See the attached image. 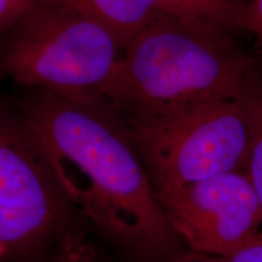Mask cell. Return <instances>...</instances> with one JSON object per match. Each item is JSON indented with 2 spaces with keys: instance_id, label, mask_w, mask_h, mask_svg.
<instances>
[{
  "instance_id": "6da1fadb",
  "label": "cell",
  "mask_w": 262,
  "mask_h": 262,
  "mask_svg": "<svg viewBox=\"0 0 262 262\" xmlns=\"http://www.w3.org/2000/svg\"><path fill=\"white\" fill-rule=\"evenodd\" d=\"M22 113L47 145L75 209L108 243L135 262H173L187 253L125 124L103 98L34 90Z\"/></svg>"
},
{
  "instance_id": "7a4b0ae2",
  "label": "cell",
  "mask_w": 262,
  "mask_h": 262,
  "mask_svg": "<svg viewBox=\"0 0 262 262\" xmlns=\"http://www.w3.org/2000/svg\"><path fill=\"white\" fill-rule=\"evenodd\" d=\"M256 66L219 26L163 12L124 48L102 98L123 120L237 97Z\"/></svg>"
},
{
  "instance_id": "3957f363",
  "label": "cell",
  "mask_w": 262,
  "mask_h": 262,
  "mask_svg": "<svg viewBox=\"0 0 262 262\" xmlns=\"http://www.w3.org/2000/svg\"><path fill=\"white\" fill-rule=\"evenodd\" d=\"M6 34L0 71L66 96L102 98L124 50L107 26L67 0H44Z\"/></svg>"
},
{
  "instance_id": "277c9868",
  "label": "cell",
  "mask_w": 262,
  "mask_h": 262,
  "mask_svg": "<svg viewBox=\"0 0 262 262\" xmlns=\"http://www.w3.org/2000/svg\"><path fill=\"white\" fill-rule=\"evenodd\" d=\"M123 122L156 194L247 165L250 122L243 91L166 116Z\"/></svg>"
},
{
  "instance_id": "5b68a950",
  "label": "cell",
  "mask_w": 262,
  "mask_h": 262,
  "mask_svg": "<svg viewBox=\"0 0 262 262\" xmlns=\"http://www.w3.org/2000/svg\"><path fill=\"white\" fill-rule=\"evenodd\" d=\"M75 206L41 136L0 103V242L5 255L52 253L73 228Z\"/></svg>"
},
{
  "instance_id": "8992f818",
  "label": "cell",
  "mask_w": 262,
  "mask_h": 262,
  "mask_svg": "<svg viewBox=\"0 0 262 262\" xmlns=\"http://www.w3.org/2000/svg\"><path fill=\"white\" fill-rule=\"evenodd\" d=\"M188 251L226 256L262 237V204L245 169L157 193Z\"/></svg>"
},
{
  "instance_id": "52a82bcc",
  "label": "cell",
  "mask_w": 262,
  "mask_h": 262,
  "mask_svg": "<svg viewBox=\"0 0 262 262\" xmlns=\"http://www.w3.org/2000/svg\"><path fill=\"white\" fill-rule=\"evenodd\" d=\"M107 26L123 48L163 12L170 11L164 0H67Z\"/></svg>"
},
{
  "instance_id": "ba28073f",
  "label": "cell",
  "mask_w": 262,
  "mask_h": 262,
  "mask_svg": "<svg viewBox=\"0 0 262 262\" xmlns=\"http://www.w3.org/2000/svg\"><path fill=\"white\" fill-rule=\"evenodd\" d=\"M171 14L206 22L233 33L249 28L245 0H164Z\"/></svg>"
},
{
  "instance_id": "9c48e42d",
  "label": "cell",
  "mask_w": 262,
  "mask_h": 262,
  "mask_svg": "<svg viewBox=\"0 0 262 262\" xmlns=\"http://www.w3.org/2000/svg\"><path fill=\"white\" fill-rule=\"evenodd\" d=\"M250 122V148L245 165L262 204V75L255 68L243 90Z\"/></svg>"
},
{
  "instance_id": "30bf717a",
  "label": "cell",
  "mask_w": 262,
  "mask_h": 262,
  "mask_svg": "<svg viewBox=\"0 0 262 262\" xmlns=\"http://www.w3.org/2000/svg\"><path fill=\"white\" fill-rule=\"evenodd\" d=\"M97 255L79 229L73 227L56 244L48 262H96Z\"/></svg>"
},
{
  "instance_id": "8fae6325",
  "label": "cell",
  "mask_w": 262,
  "mask_h": 262,
  "mask_svg": "<svg viewBox=\"0 0 262 262\" xmlns=\"http://www.w3.org/2000/svg\"><path fill=\"white\" fill-rule=\"evenodd\" d=\"M188 262H262V237L254 239L234 253L226 256H208V255L186 253Z\"/></svg>"
},
{
  "instance_id": "7c38bea8",
  "label": "cell",
  "mask_w": 262,
  "mask_h": 262,
  "mask_svg": "<svg viewBox=\"0 0 262 262\" xmlns=\"http://www.w3.org/2000/svg\"><path fill=\"white\" fill-rule=\"evenodd\" d=\"M44 0H0V35L21 21Z\"/></svg>"
},
{
  "instance_id": "4fadbf2b",
  "label": "cell",
  "mask_w": 262,
  "mask_h": 262,
  "mask_svg": "<svg viewBox=\"0 0 262 262\" xmlns=\"http://www.w3.org/2000/svg\"><path fill=\"white\" fill-rule=\"evenodd\" d=\"M245 3L249 21L248 32L256 37L262 51V0H245Z\"/></svg>"
},
{
  "instance_id": "5bb4252c",
  "label": "cell",
  "mask_w": 262,
  "mask_h": 262,
  "mask_svg": "<svg viewBox=\"0 0 262 262\" xmlns=\"http://www.w3.org/2000/svg\"><path fill=\"white\" fill-rule=\"evenodd\" d=\"M3 256H5V248H4V245L2 244V242H0V258H2Z\"/></svg>"
},
{
  "instance_id": "9a60e30c",
  "label": "cell",
  "mask_w": 262,
  "mask_h": 262,
  "mask_svg": "<svg viewBox=\"0 0 262 262\" xmlns=\"http://www.w3.org/2000/svg\"><path fill=\"white\" fill-rule=\"evenodd\" d=\"M96 262H98V260ZM173 262H188V261H187V258H186V254H185V255H182L181 257L178 258V260L173 261Z\"/></svg>"
}]
</instances>
